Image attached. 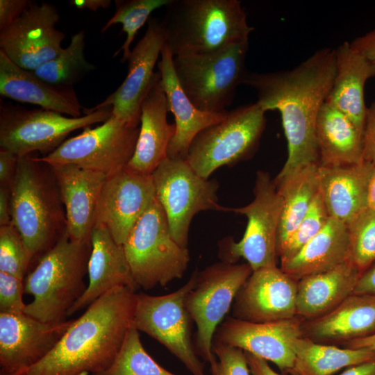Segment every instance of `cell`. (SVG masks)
<instances>
[{
    "label": "cell",
    "instance_id": "cell-51",
    "mask_svg": "<svg viewBox=\"0 0 375 375\" xmlns=\"http://www.w3.org/2000/svg\"><path fill=\"white\" fill-rule=\"evenodd\" d=\"M342 345L343 348L366 349L375 351V333L365 338L345 342Z\"/></svg>",
    "mask_w": 375,
    "mask_h": 375
},
{
    "label": "cell",
    "instance_id": "cell-27",
    "mask_svg": "<svg viewBox=\"0 0 375 375\" xmlns=\"http://www.w3.org/2000/svg\"><path fill=\"white\" fill-rule=\"evenodd\" d=\"M0 94L15 101L72 117L82 116L83 108L72 87L49 84L12 62L0 50Z\"/></svg>",
    "mask_w": 375,
    "mask_h": 375
},
{
    "label": "cell",
    "instance_id": "cell-35",
    "mask_svg": "<svg viewBox=\"0 0 375 375\" xmlns=\"http://www.w3.org/2000/svg\"><path fill=\"white\" fill-rule=\"evenodd\" d=\"M92 375H176L158 364L145 351L139 331L131 327L112 364Z\"/></svg>",
    "mask_w": 375,
    "mask_h": 375
},
{
    "label": "cell",
    "instance_id": "cell-8",
    "mask_svg": "<svg viewBox=\"0 0 375 375\" xmlns=\"http://www.w3.org/2000/svg\"><path fill=\"white\" fill-rule=\"evenodd\" d=\"M265 113L257 102L228 111L224 119L195 137L186 161L197 174L208 179L218 168L249 158L265 128Z\"/></svg>",
    "mask_w": 375,
    "mask_h": 375
},
{
    "label": "cell",
    "instance_id": "cell-29",
    "mask_svg": "<svg viewBox=\"0 0 375 375\" xmlns=\"http://www.w3.org/2000/svg\"><path fill=\"white\" fill-rule=\"evenodd\" d=\"M361 273L349 260L298 281L297 316L303 321L331 311L351 294Z\"/></svg>",
    "mask_w": 375,
    "mask_h": 375
},
{
    "label": "cell",
    "instance_id": "cell-19",
    "mask_svg": "<svg viewBox=\"0 0 375 375\" xmlns=\"http://www.w3.org/2000/svg\"><path fill=\"white\" fill-rule=\"evenodd\" d=\"M298 281L280 267L253 271L238 292L233 317L251 322H269L297 316Z\"/></svg>",
    "mask_w": 375,
    "mask_h": 375
},
{
    "label": "cell",
    "instance_id": "cell-39",
    "mask_svg": "<svg viewBox=\"0 0 375 375\" xmlns=\"http://www.w3.org/2000/svg\"><path fill=\"white\" fill-rule=\"evenodd\" d=\"M329 218L326 208L318 192L305 217L278 251V256L281 261L286 260L298 253L324 227Z\"/></svg>",
    "mask_w": 375,
    "mask_h": 375
},
{
    "label": "cell",
    "instance_id": "cell-15",
    "mask_svg": "<svg viewBox=\"0 0 375 375\" xmlns=\"http://www.w3.org/2000/svg\"><path fill=\"white\" fill-rule=\"evenodd\" d=\"M60 15L55 6L32 3L12 24L0 31V50L18 67L34 71L56 58L65 35L56 28Z\"/></svg>",
    "mask_w": 375,
    "mask_h": 375
},
{
    "label": "cell",
    "instance_id": "cell-41",
    "mask_svg": "<svg viewBox=\"0 0 375 375\" xmlns=\"http://www.w3.org/2000/svg\"><path fill=\"white\" fill-rule=\"evenodd\" d=\"M24 279L0 272V312L23 314L26 304L23 301Z\"/></svg>",
    "mask_w": 375,
    "mask_h": 375
},
{
    "label": "cell",
    "instance_id": "cell-21",
    "mask_svg": "<svg viewBox=\"0 0 375 375\" xmlns=\"http://www.w3.org/2000/svg\"><path fill=\"white\" fill-rule=\"evenodd\" d=\"M51 166L65 208L67 233L73 240L91 243L98 201L107 176L72 164Z\"/></svg>",
    "mask_w": 375,
    "mask_h": 375
},
{
    "label": "cell",
    "instance_id": "cell-20",
    "mask_svg": "<svg viewBox=\"0 0 375 375\" xmlns=\"http://www.w3.org/2000/svg\"><path fill=\"white\" fill-rule=\"evenodd\" d=\"M73 321L48 323L25 313L0 312L1 371L15 375L38 362L53 349Z\"/></svg>",
    "mask_w": 375,
    "mask_h": 375
},
{
    "label": "cell",
    "instance_id": "cell-10",
    "mask_svg": "<svg viewBox=\"0 0 375 375\" xmlns=\"http://www.w3.org/2000/svg\"><path fill=\"white\" fill-rule=\"evenodd\" d=\"M254 199L248 205L240 208H226L246 216L247 224L238 242L226 238L219 244L222 261L230 263L242 258L253 271L276 266L277 233L282 210V197L269 174L258 171L253 188Z\"/></svg>",
    "mask_w": 375,
    "mask_h": 375
},
{
    "label": "cell",
    "instance_id": "cell-26",
    "mask_svg": "<svg viewBox=\"0 0 375 375\" xmlns=\"http://www.w3.org/2000/svg\"><path fill=\"white\" fill-rule=\"evenodd\" d=\"M303 336L327 344L345 342L375 333V296L352 293L327 313L303 321Z\"/></svg>",
    "mask_w": 375,
    "mask_h": 375
},
{
    "label": "cell",
    "instance_id": "cell-46",
    "mask_svg": "<svg viewBox=\"0 0 375 375\" xmlns=\"http://www.w3.org/2000/svg\"><path fill=\"white\" fill-rule=\"evenodd\" d=\"M353 293L375 296V262L360 274Z\"/></svg>",
    "mask_w": 375,
    "mask_h": 375
},
{
    "label": "cell",
    "instance_id": "cell-18",
    "mask_svg": "<svg viewBox=\"0 0 375 375\" xmlns=\"http://www.w3.org/2000/svg\"><path fill=\"white\" fill-rule=\"evenodd\" d=\"M155 199L151 175L126 166L107 176L99 196L94 226L106 228L115 241L123 245Z\"/></svg>",
    "mask_w": 375,
    "mask_h": 375
},
{
    "label": "cell",
    "instance_id": "cell-22",
    "mask_svg": "<svg viewBox=\"0 0 375 375\" xmlns=\"http://www.w3.org/2000/svg\"><path fill=\"white\" fill-rule=\"evenodd\" d=\"M140 110L139 135L127 167L141 174L151 175L167 158L168 146L176 131L175 124L167 122V99L158 71L155 73Z\"/></svg>",
    "mask_w": 375,
    "mask_h": 375
},
{
    "label": "cell",
    "instance_id": "cell-7",
    "mask_svg": "<svg viewBox=\"0 0 375 375\" xmlns=\"http://www.w3.org/2000/svg\"><path fill=\"white\" fill-rule=\"evenodd\" d=\"M248 49L246 40L214 52L173 57L179 83L197 108L210 113L227 112L248 72Z\"/></svg>",
    "mask_w": 375,
    "mask_h": 375
},
{
    "label": "cell",
    "instance_id": "cell-48",
    "mask_svg": "<svg viewBox=\"0 0 375 375\" xmlns=\"http://www.w3.org/2000/svg\"><path fill=\"white\" fill-rule=\"evenodd\" d=\"M10 188L0 185V226L11 224Z\"/></svg>",
    "mask_w": 375,
    "mask_h": 375
},
{
    "label": "cell",
    "instance_id": "cell-49",
    "mask_svg": "<svg viewBox=\"0 0 375 375\" xmlns=\"http://www.w3.org/2000/svg\"><path fill=\"white\" fill-rule=\"evenodd\" d=\"M338 375H375V359L349 367Z\"/></svg>",
    "mask_w": 375,
    "mask_h": 375
},
{
    "label": "cell",
    "instance_id": "cell-30",
    "mask_svg": "<svg viewBox=\"0 0 375 375\" xmlns=\"http://www.w3.org/2000/svg\"><path fill=\"white\" fill-rule=\"evenodd\" d=\"M349 261L347 225L331 217L324 227L292 258L281 261L280 268L299 281L332 269Z\"/></svg>",
    "mask_w": 375,
    "mask_h": 375
},
{
    "label": "cell",
    "instance_id": "cell-5",
    "mask_svg": "<svg viewBox=\"0 0 375 375\" xmlns=\"http://www.w3.org/2000/svg\"><path fill=\"white\" fill-rule=\"evenodd\" d=\"M90 253L91 243L73 240L65 232L24 278V293L33 297L24 313L44 322L65 321L87 288Z\"/></svg>",
    "mask_w": 375,
    "mask_h": 375
},
{
    "label": "cell",
    "instance_id": "cell-12",
    "mask_svg": "<svg viewBox=\"0 0 375 375\" xmlns=\"http://www.w3.org/2000/svg\"><path fill=\"white\" fill-rule=\"evenodd\" d=\"M253 270L247 263L220 261L197 271L196 283L185 298V306L197 326L194 349L210 363L215 359L212 342L234 299Z\"/></svg>",
    "mask_w": 375,
    "mask_h": 375
},
{
    "label": "cell",
    "instance_id": "cell-16",
    "mask_svg": "<svg viewBox=\"0 0 375 375\" xmlns=\"http://www.w3.org/2000/svg\"><path fill=\"white\" fill-rule=\"evenodd\" d=\"M165 42L162 22L150 19L144 36L127 58L128 73L123 83L102 102L84 108L83 115L111 107L112 115L128 125L138 126L141 105L151 88L156 73L154 67Z\"/></svg>",
    "mask_w": 375,
    "mask_h": 375
},
{
    "label": "cell",
    "instance_id": "cell-33",
    "mask_svg": "<svg viewBox=\"0 0 375 375\" xmlns=\"http://www.w3.org/2000/svg\"><path fill=\"white\" fill-rule=\"evenodd\" d=\"M295 359L292 375H333L342 369L375 359V351L340 348L306 337L294 343Z\"/></svg>",
    "mask_w": 375,
    "mask_h": 375
},
{
    "label": "cell",
    "instance_id": "cell-52",
    "mask_svg": "<svg viewBox=\"0 0 375 375\" xmlns=\"http://www.w3.org/2000/svg\"><path fill=\"white\" fill-rule=\"evenodd\" d=\"M367 201V208L375 210V167L368 184Z\"/></svg>",
    "mask_w": 375,
    "mask_h": 375
},
{
    "label": "cell",
    "instance_id": "cell-13",
    "mask_svg": "<svg viewBox=\"0 0 375 375\" xmlns=\"http://www.w3.org/2000/svg\"><path fill=\"white\" fill-rule=\"evenodd\" d=\"M197 271L177 290L165 295L136 293L132 326L149 335L176 356L192 375H205L191 340L185 298L196 283Z\"/></svg>",
    "mask_w": 375,
    "mask_h": 375
},
{
    "label": "cell",
    "instance_id": "cell-45",
    "mask_svg": "<svg viewBox=\"0 0 375 375\" xmlns=\"http://www.w3.org/2000/svg\"><path fill=\"white\" fill-rule=\"evenodd\" d=\"M351 47L375 65V29L350 42Z\"/></svg>",
    "mask_w": 375,
    "mask_h": 375
},
{
    "label": "cell",
    "instance_id": "cell-9",
    "mask_svg": "<svg viewBox=\"0 0 375 375\" xmlns=\"http://www.w3.org/2000/svg\"><path fill=\"white\" fill-rule=\"evenodd\" d=\"M111 115V107L79 117H67L43 108L29 110L1 101L0 147L18 157L35 151L44 156L57 149L72 132L103 123Z\"/></svg>",
    "mask_w": 375,
    "mask_h": 375
},
{
    "label": "cell",
    "instance_id": "cell-32",
    "mask_svg": "<svg viewBox=\"0 0 375 375\" xmlns=\"http://www.w3.org/2000/svg\"><path fill=\"white\" fill-rule=\"evenodd\" d=\"M275 185L283 202L277 233L278 255L319 192V165H308Z\"/></svg>",
    "mask_w": 375,
    "mask_h": 375
},
{
    "label": "cell",
    "instance_id": "cell-14",
    "mask_svg": "<svg viewBox=\"0 0 375 375\" xmlns=\"http://www.w3.org/2000/svg\"><path fill=\"white\" fill-rule=\"evenodd\" d=\"M139 131V126L128 125L111 115L101 125L84 128L49 154L37 158L51 165H74L108 176L128 165Z\"/></svg>",
    "mask_w": 375,
    "mask_h": 375
},
{
    "label": "cell",
    "instance_id": "cell-37",
    "mask_svg": "<svg viewBox=\"0 0 375 375\" xmlns=\"http://www.w3.org/2000/svg\"><path fill=\"white\" fill-rule=\"evenodd\" d=\"M347 227L349 260L362 274L375 262V210L367 208Z\"/></svg>",
    "mask_w": 375,
    "mask_h": 375
},
{
    "label": "cell",
    "instance_id": "cell-42",
    "mask_svg": "<svg viewBox=\"0 0 375 375\" xmlns=\"http://www.w3.org/2000/svg\"><path fill=\"white\" fill-rule=\"evenodd\" d=\"M362 160L375 167V101L367 108L362 132Z\"/></svg>",
    "mask_w": 375,
    "mask_h": 375
},
{
    "label": "cell",
    "instance_id": "cell-25",
    "mask_svg": "<svg viewBox=\"0 0 375 375\" xmlns=\"http://www.w3.org/2000/svg\"><path fill=\"white\" fill-rule=\"evenodd\" d=\"M374 169L365 161L319 165V193L330 217L349 225L367 208V188Z\"/></svg>",
    "mask_w": 375,
    "mask_h": 375
},
{
    "label": "cell",
    "instance_id": "cell-38",
    "mask_svg": "<svg viewBox=\"0 0 375 375\" xmlns=\"http://www.w3.org/2000/svg\"><path fill=\"white\" fill-rule=\"evenodd\" d=\"M33 257L12 223L0 226V272L24 279Z\"/></svg>",
    "mask_w": 375,
    "mask_h": 375
},
{
    "label": "cell",
    "instance_id": "cell-11",
    "mask_svg": "<svg viewBox=\"0 0 375 375\" xmlns=\"http://www.w3.org/2000/svg\"><path fill=\"white\" fill-rule=\"evenodd\" d=\"M156 197L162 206L173 239L188 248L194 215L206 210L225 211L218 203L219 183L197 174L186 160L166 158L151 174Z\"/></svg>",
    "mask_w": 375,
    "mask_h": 375
},
{
    "label": "cell",
    "instance_id": "cell-24",
    "mask_svg": "<svg viewBox=\"0 0 375 375\" xmlns=\"http://www.w3.org/2000/svg\"><path fill=\"white\" fill-rule=\"evenodd\" d=\"M157 65L166 94L168 110L175 119L176 131L167 157L186 160L190 144L206 128L221 122L228 112L210 113L197 108L181 88L173 65V55L165 43Z\"/></svg>",
    "mask_w": 375,
    "mask_h": 375
},
{
    "label": "cell",
    "instance_id": "cell-34",
    "mask_svg": "<svg viewBox=\"0 0 375 375\" xmlns=\"http://www.w3.org/2000/svg\"><path fill=\"white\" fill-rule=\"evenodd\" d=\"M85 33L74 34L69 44L53 59L33 72L45 82L57 86L72 87L82 76L94 69L84 55Z\"/></svg>",
    "mask_w": 375,
    "mask_h": 375
},
{
    "label": "cell",
    "instance_id": "cell-2",
    "mask_svg": "<svg viewBox=\"0 0 375 375\" xmlns=\"http://www.w3.org/2000/svg\"><path fill=\"white\" fill-rule=\"evenodd\" d=\"M135 299L136 292L129 288L110 290L73 321L44 358L15 375H81L105 370L133 327Z\"/></svg>",
    "mask_w": 375,
    "mask_h": 375
},
{
    "label": "cell",
    "instance_id": "cell-50",
    "mask_svg": "<svg viewBox=\"0 0 375 375\" xmlns=\"http://www.w3.org/2000/svg\"><path fill=\"white\" fill-rule=\"evenodd\" d=\"M69 5L78 9H87L91 11H97L100 8H108L110 4V0H72Z\"/></svg>",
    "mask_w": 375,
    "mask_h": 375
},
{
    "label": "cell",
    "instance_id": "cell-4",
    "mask_svg": "<svg viewBox=\"0 0 375 375\" xmlns=\"http://www.w3.org/2000/svg\"><path fill=\"white\" fill-rule=\"evenodd\" d=\"M161 20L173 56L214 52L249 40V26L238 0H171Z\"/></svg>",
    "mask_w": 375,
    "mask_h": 375
},
{
    "label": "cell",
    "instance_id": "cell-47",
    "mask_svg": "<svg viewBox=\"0 0 375 375\" xmlns=\"http://www.w3.org/2000/svg\"><path fill=\"white\" fill-rule=\"evenodd\" d=\"M244 352L251 375H280L269 365L267 360L250 353Z\"/></svg>",
    "mask_w": 375,
    "mask_h": 375
},
{
    "label": "cell",
    "instance_id": "cell-6",
    "mask_svg": "<svg viewBox=\"0 0 375 375\" xmlns=\"http://www.w3.org/2000/svg\"><path fill=\"white\" fill-rule=\"evenodd\" d=\"M138 288L165 286L183 277L190 262L188 248L173 239L166 214L156 199L122 245Z\"/></svg>",
    "mask_w": 375,
    "mask_h": 375
},
{
    "label": "cell",
    "instance_id": "cell-54",
    "mask_svg": "<svg viewBox=\"0 0 375 375\" xmlns=\"http://www.w3.org/2000/svg\"><path fill=\"white\" fill-rule=\"evenodd\" d=\"M88 374H88V373H84V374H81V375H88Z\"/></svg>",
    "mask_w": 375,
    "mask_h": 375
},
{
    "label": "cell",
    "instance_id": "cell-53",
    "mask_svg": "<svg viewBox=\"0 0 375 375\" xmlns=\"http://www.w3.org/2000/svg\"><path fill=\"white\" fill-rule=\"evenodd\" d=\"M0 375H13V374H6V373H5V372L1 371Z\"/></svg>",
    "mask_w": 375,
    "mask_h": 375
},
{
    "label": "cell",
    "instance_id": "cell-44",
    "mask_svg": "<svg viewBox=\"0 0 375 375\" xmlns=\"http://www.w3.org/2000/svg\"><path fill=\"white\" fill-rule=\"evenodd\" d=\"M19 157L6 149H0V185L11 186L14 180Z\"/></svg>",
    "mask_w": 375,
    "mask_h": 375
},
{
    "label": "cell",
    "instance_id": "cell-43",
    "mask_svg": "<svg viewBox=\"0 0 375 375\" xmlns=\"http://www.w3.org/2000/svg\"><path fill=\"white\" fill-rule=\"evenodd\" d=\"M32 3L28 0H0V31L17 20Z\"/></svg>",
    "mask_w": 375,
    "mask_h": 375
},
{
    "label": "cell",
    "instance_id": "cell-17",
    "mask_svg": "<svg viewBox=\"0 0 375 375\" xmlns=\"http://www.w3.org/2000/svg\"><path fill=\"white\" fill-rule=\"evenodd\" d=\"M303 321L297 316L269 322L228 317L217 327L213 340L271 361L281 372L291 374L295 359L294 343L303 336Z\"/></svg>",
    "mask_w": 375,
    "mask_h": 375
},
{
    "label": "cell",
    "instance_id": "cell-1",
    "mask_svg": "<svg viewBox=\"0 0 375 375\" xmlns=\"http://www.w3.org/2000/svg\"><path fill=\"white\" fill-rule=\"evenodd\" d=\"M335 74V50L326 47L292 69L246 74L243 84L255 90L258 105L265 112L276 110L281 116L288 158L274 183L308 165H319L316 121Z\"/></svg>",
    "mask_w": 375,
    "mask_h": 375
},
{
    "label": "cell",
    "instance_id": "cell-36",
    "mask_svg": "<svg viewBox=\"0 0 375 375\" xmlns=\"http://www.w3.org/2000/svg\"><path fill=\"white\" fill-rule=\"evenodd\" d=\"M171 0H116L115 12L101 28L105 33L110 26L120 23L126 38L114 53L116 56L123 51L122 61L127 60L131 53V45L140 28L144 24L150 15L156 9L166 6Z\"/></svg>",
    "mask_w": 375,
    "mask_h": 375
},
{
    "label": "cell",
    "instance_id": "cell-31",
    "mask_svg": "<svg viewBox=\"0 0 375 375\" xmlns=\"http://www.w3.org/2000/svg\"><path fill=\"white\" fill-rule=\"evenodd\" d=\"M319 165L342 166L362 162V135L340 110L325 102L316 121Z\"/></svg>",
    "mask_w": 375,
    "mask_h": 375
},
{
    "label": "cell",
    "instance_id": "cell-3",
    "mask_svg": "<svg viewBox=\"0 0 375 375\" xmlns=\"http://www.w3.org/2000/svg\"><path fill=\"white\" fill-rule=\"evenodd\" d=\"M11 223L34 257L66 232L67 218L52 166L31 155L19 157L10 186Z\"/></svg>",
    "mask_w": 375,
    "mask_h": 375
},
{
    "label": "cell",
    "instance_id": "cell-28",
    "mask_svg": "<svg viewBox=\"0 0 375 375\" xmlns=\"http://www.w3.org/2000/svg\"><path fill=\"white\" fill-rule=\"evenodd\" d=\"M335 50V74L326 102L346 115L362 135L367 108L364 88L375 65L344 42Z\"/></svg>",
    "mask_w": 375,
    "mask_h": 375
},
{
    "label": "cell",
    "instance_id": "cell-23",
    "mask_svg": "<svg viewBox=\"0 0 375 375\" xmlns=\"http://www.w3.org/2000/svg\"><path fill=\"white\" fill-rule=\"evenodd\" d=\"M89 282L83 294L67 312L70 316L88 308L100 297L119 286L136 291L122 245L117 244L108 231L94 226L91 235V253L88 261Z\"/></svg>",
    "mask_w": 375,
    "mask_h": 375
},
{
    "label": "cell",
    "instance_id": "cell-40",
    "mask_svg": "<svg viewBox=\"0 0 375 375\" xmlns=\"http://www.w3.org/2000/svg\"><path fill=\"white\" fill-rule=\"evenodd\" d=\"M217 359L210 363L212 375H251L244 351L213 340Z\"/></svg>",
    "mask_w": 375,
    "mask_h": 375
}]
</instances>
